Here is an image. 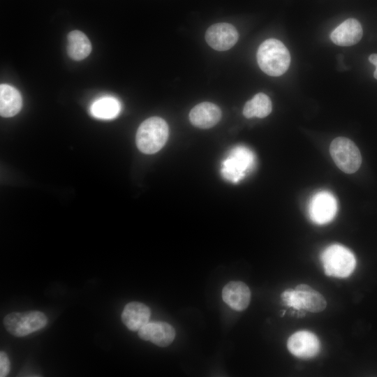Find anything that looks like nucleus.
Here are the masks:
<instances>
[{"mask_svg":"<svg viewBox=\"0 0 377 377\" xmlns=\"http://www.w3.org/2000/svg\"><path fill=\"white\" fill-rule=\"evenodd\" d=\"M257 61L260 69L266 74L280 76L288 69L290 55L282 42L275 38H269L259 46Z\"/></svg>","mask_w":377,"mask_h":377,"instance_id":"1","label":"nucleus"},{"mask_svg":"<svg viewBox=\"0 0 377 377\" xmlns=\"http://www.w3.org/2000/svg\"><path fill=\"white\" fill-rule=\"evenodd\" d=\"M168 133V126L164 119L158 117H149L138 128L136 145L144 154H154L165 145Z\"/></svg>","mask_w":377,"mask_h":377,"instance_id":"2","label":"nucleus"},{"mask_svg":"<svg viewBox=\"0 0 377 377\" xmlns=\"http://www.w3.org/2000/svg\"><path fill=\"white\" fill-rule=\"evenodd\" d=\"M320 258L325 273L330 276L348 277L356 265L353 253L348 248L337 244L327 246Z\"/></svg>","mask_w":377,"mask_h":377,"instance_id":"3","label":"nucleus"},{"mask_svg":"<svg viewBox=\"0 0 377 377\" xmlns=\"http://www.w3.org/2000/svg\"><path fill=\"white\" fill-rule=\"evenodd\" d=\"M256 157L253 151L244 147L237 146L222 163L221 174L228 181L237 183L255 167Z\"/></svg>","mask_w":377,"mask_h":377,"instance_id":"4","label":"nucleus"},{"mask_svg":"<svg viewBox=\"0 0 377 377\" xmlns=\"http://www.w3.org/2000/svg\"><path fill=\"white\" fill-rule=\"evenodd\" d=\"M330 153L337 166L347 174L355 172L362 164L359 149L347 138H334L330 145Z\"/></svg>","mask_w":377,"mask_h":377,"instance_id":"5","label":"nucleus"},{"mask_svg":"<svg viewBox=\"0 0 377 377\" xmlns=\"http://www.w3.org/2000/svg\"><path fill=\"white\" fill-rule=\"evenodd\" d=\"M47 323L46 316L38 311L13 312L3 319L6 330L15 337H24L43 328Z\"/></svg>","mask_w":377,"mask_h":377,"instance_id":"6","label":"nucleus"},{"mask_svg":"<svg viewBox=\"0 0 377 377\" xmlns=\"http://www.w3.org/2000/svg\"><path fill=\"white\" fill-rule=\"evenodd\" d=\"M337 210V200L334 196L327 191L316 193L309 205L310 219L319 225L330 222L335 216Z\"/></svg>","mask_w":377,"mask_h":377,"instance_id":"7","label":"nucleus"},{"mask_svg":"<svg viewBox=\"0 0 377 377\" xmlns=\"http://www.w3.org/2000/svg\"><path fill=\"white\" fill-rule=\"evenodd\" d=\"M287 348L294 356L302 359H309L318 353L320 341L315 334L309 331L301 330L295 332L288 338Z\"/></svg>","mask_w":377,"mask_h":377,"instance_id":"8","label":"nucleus"},{"mask_svg":"<svg viewBox=\"0 0 377 377\" xmlns=\"http://www.w3.org/2000/svg\"><path fill=\"white\" fill-rule=\"evenodd\" d=\"M239 38L236 28L229 23H217L210 26L205 33L208 45L218 51H226L232 47Z\"/></svg>","mask_w":377,"mask_h":377,"instance_id":"9","label":"nucleus"},{"mask_svg":"<svg viewBox=\"0 0 377 377\" xmlns=\"http://www.w3.org/2000/svg\"><path fill=\"white\" fill-rule=\"evenodd\" d=\"M138 336L145 341H149L160 347L170 345L175 337L174 327L165 322L147 323L138 331Z\"/></svg>","mask_w":377,"mask_h":377,"instance_id":"10","label":"nucleus"},{"mask_svg":"<svg viewBox=\"0 0 377 377\" xmlns=\"http://www.w3.org/2000/svg\"><path fill=\"white\" fill-rule=\"evenodd\" d=\"M222 298L232 309L244 311L249 305L251 290L248 286L242 281H230L223 287Z\"/></svg>","mask_w":377,"mask_h":377,"instance_id":"11","label":"nucleus"},{"mask_svg":"<svg viewBox=\"0 0 377 377\" xmlns=\"http://www.w3.org/2000/svg\"><path fill=\"white\" fill-rule=\"evenodd\" d=\"M221 118V111L219 106L203 102L193 107L189 113L191 124L200 128H209L216 125Z\"/></svg>","mask_w":377,"mask_h":377,"instance_id":"12","label":"nucleus"},{"mask_svg":"<svg viewBox=\"0 0 377 377\" xmlns=\"http://www.w3.org/2000/svg\"><path fill=\"white\" fill-rule=\"evenodd\" d=\"M362 28L355 19L349 18L340 24L331 33L332 41L339 46H351L357 43L362 37Z\"/></svg>","mask_w":377,"mask_h":377,"instance_id":"13","label":"nucleus"},{"mask_svg":"<svg viewBox=\"0 0 377 377\" xmlns=\"http://www.w3.org/2000/svg\"><path fill=\"white\" fill-rule=\"evenodd\" d=\"M150 315V309L147 305L131 302L124 306L121 320L128 330L135 332L148 323Z\"/></svg>","mask_w":377,"mask_h":377,"instance_id":"14","label":"nucleus"},{"mask_svg":"<svg viewBox=\"0 0 377 377\" xmlns=\"http://www.w3.org/2000/svg\"><path fill=\"white\" fill-rule=\"evenodd\" d=\"M300 310L311 313L324 311L327 306L325 297L317 290L306 284H299L295 289Z\"/></svg>","mask_w":377,"mask_h":377,"instance_id":"15","label":"nucleus"},{"mask_svg":"<svg viewBox=\"0 0 377 377\" xmlns=\"http://www.w3.org/2000/svg\"><path fill=\"white\" fill-rule=\"evenodd\" d=\"M22 97L15 87L1 84L0 85V114L3 117H11L17 114L22 107Z\"/></svg>","mask_w":377,"mask_h":377,"instance_id":"16","label":"nucleus"},{"mask_svg":"<svg viewBox=\"0 0 377 377\" xmlns=\"http://www.w3.org/2000/svg\"><path fill=\"white\" fill-rule=\"evenodd\" d=\"M91 51V42L83 32L74 30L68 34L67 52L72 59L82 60L89 56Z\"/></svg>","mask_w":377,"mask_h":377,"instance_id":"17","label":"nucleus"},{"mask_svg":"<svg viewBox=\"0 0 377 377\" xmlns=\"http://www.w3.org/2000/svg\"><path fill=\"white\" fill-rule=\"evenodd\" d=\"M121 111L119 101L112 96H104L96 100L90 107L91 115L99 119H112Z\"/></svg>","mask_w":377,"mask_h":377,"instance_id":"18","label":"nucleus"},{"mask_svg":"<svg viewBox=\"0 0 377 377\" xmlns=\"http://www.w3.org/2000/svg\"><path fill=\"white\" fill-rule=\"evenodd\" d=\"M272 105L269 98L263 93L256 94L247 101L243 109V114L246 118H264L272 112Z\"/></svg>","mask_w":377,"mask_h":377,"instance_id":"19","label":"nucleus"},{"mask_svg":"<svg viewBox=\"0 0 377 377\" xmlns=\"http://www.w3.org/2000/svg\"><path fill=\"white\" fill-rule=\"evenodd\" d=\"M281 297L286 305L290 307H293L296 310L300 311L298 300L296 296L295 290L287 289L284 290L281 293Z\"/></svg>","mask_w":377,"mask_h":377,"instance_id":"20","label":"nucleus"},{"mask_svg":"<svg viewBox=\"0 0 377 377\" xmlns=\"http://www.w3.org/2000/svg\"><path fill=\"white\" fill-rule=\"evenodd\" d=\"M10 371V361L7 355L1 351L0 353V376H7Z\"/></svg>","mask_w":377,"mask_h":377,"instance_id":"21","label":"nucleus"},{"mask_svg":"<svg viewBox=\"0 0 377 377\" xmlns=\"http://www.w3.org/2000/svg\"><path fill=\"white\" fill-rule=\"evenodd\" d=\"M369 61L376 66L374 76L376 79H377V54H371L369 57Z\"/></svg>","mask_w":377,"mask_h":377,"instance_id":"22","label":"nucleus"}]
</instances>
